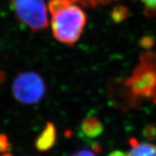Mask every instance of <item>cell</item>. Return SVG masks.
<instances>
[{"instance_id": "obj_12", "label": "cell", "mask_w": 156, "mask_h": 156, "mask_svg": "<svg viewBox=\"0 0 156 156\" xmlns=\"http://www.w3.org/2000/svg\"><path fill=\"white\" fill-rule=\"evenodd\" d=\"M70 156H97V154L92 151L87 150V149H82V150L75 152L74 154H71Z\"/></svg>"}, {"instance_id": "obj_14", "label": "cell", "mask_w": 156, "mask_h": 156, "mask_svg": "<svg viewBox=\"0 0 156 156\" xmlns=\"http://www.w3.org/2000/svg\"><path fill=\"white\" fill-rule=\"evenodd\" d=\"M5 79V74L4 73L0 70V83H2L3 80Z\"/></svg>"}, {"instance_id": "obj_2", "label": "cell", "mask_w": 156, "mask_h": 156, "mask_svg": "<svg viewBox=\"0 0 156 156\" xmlns=\"http://www.w3.org/2000/svg\"><path fill=\"white\" fill-rule=\"evenodd\" d=\"M125 84L134 97L154 98L156 101V57L145 54Z\"/></svg>"}, {"instance_id": "obj_16", "label": "cell", "mask_w": 156, "mask_h": 156, "mask_svg": "<svg viewBox=\"0 0 156 156\" xmlns=\"http://www.w3.org/2000/svg\"><path fill=\"white\" fill-rule=\"evenodd\" d=\"M2 156H13V155H12V154H9V153H5V154H2Z\"/></svg>"}, {"instance_id": "obj_10", "label": "cell", "mask_w": 156, "mask_h": 156, "mask_svg": "<svg viewBox=\"0 0 156 156\" xmlns=\"http://www.w3.org/2000/svg\"><path fill=\"white\" fill-rule=\"evenodd\" d=\"M10 144L8 136L5 134H0V154H5L10 149Z\"/></svg>"}, {"instance_id": "obj_15", "label": "cell", "mask_w": 156, "mask_h": 156, "mask_svg": "<svg viewBox=\"0 0 156 156\" xmlns=\"http://www.w3.org/2000/svg\"><path fill=\"white\" fill-rule=\"evenodd\" d=\"M65 1H68L69 2H80V0H65Z\"/></svg>"}, {"instance_id": "obj_8", "label": "cell", "mask_w": 156, "mask_h": 156, "mask_svg": "<svg viewBox=\"0 0 156 156\" xmlns=\"http://www.w3.org/2000/svg\"><path fill=\"white\" fill-rule=\"evenodd\" d=\"M129 10L127 7L123 6H116L112 12V18L115 22L119 23L121 21L124 20L128 15Z\"/></svg>"}, {"instance_id": "obj_4", "label": "cell", "mask_w": 156, "mask_h": 156, "mask_svg": "<svg viewBox=\"0 0 156 156\" xmlns=\"http://www.w3.org/2000/svg\"><path fill=\"white\" fill-rule=\"evenodd\" d=\"M12 93L16 101L22 104H37L45 96V81L37 73H20L13 81Z\"/></svg>"}, {"instance_id": "obj_1", "label": "cell", "mask_w": 156, "mask_h": 156, "mask_svg": "<svg viewBox=\"0 0 156 156\" xmlns=\"http://www.w3.org/2000/svg\"><path fill=\"white\" fill-rule=\"evenodd\" d=\"M49 9L54 37L64 44L74 45L86 25L85 13L79 6L65 0H52Z\"/></svg>"}, {"instance_id": "obj_3", "label": "cell", "mask_w": 156, "mask_h": 156, "mask_svg": "<svg viewBox=\"0 0 156 156\" xmlns=\"http://www.w3.org/2000/svg\"><path fill=\"white\" fill-rule=\"evenodd\" d=\"M17 19L32 31L45 29L49 25L44 0H11Z\"/></svg>"}, {"instance_id": "obj_11", "label": "cell", "mask_w": 156, "mask_h": 156, "mask_svg": "<svg viewBox=\"0 0 156 156\" xmlns=\"http://www.w3.org/2000/svg\"><path fill=\"white\" fill-rule=\"evenodd\" d=\"M141 1L146 6L148 14L156 12V0H141Z\"/></svg>"}, {"instance_id": "obj_6", "label": "cell", "mask_w": 156, "mask_h": 156, "mask_svg": "<svg viewBox=\"0 0 156 156\" xmlns=\"http://www.w3.org/2000/svg\"><path fill=\"white\" fill-rule=\"evenodd\" d=\"M104 131L102 123L96 117H88L80 125V132L84 137L88 139L97 138Z\"/></svg>"}, {"instance_id": "obj_5", "label": "cell", "mask_w": 156, "mask_h": 156, "mask_svg": "<svg viewBox=\"0 0 156 156\" xmlns=\"http://www.w3.org/2000/svg\"><path fill=\"white\" fill-rule=\"evenodd\" d=\"M57 139V132L54 123L48 122L42 132L39 134L35 141V147L39 151L44 152L50 150L54 146Z\"/></svg>"}, {"instance_id": "obj_9", "label": "cell", "mask_w": 156, "mask_h": 156, "mask_svg": "<svg viewBox=\"0 0 156 156\" xmlns=\"http://www.w3.org/2000/svg\"><path fill=\"white\" fill-rule=\"evenodd\" d=\"M114 0H80V3L87 7H96L97 6L105 5Z\"/></svg>"}, {"instance_id": "obj_7", "label": "cell", "mask_w": 156, "mask_h": 156, "mask_svg": "<svg viewBox=\"0 0 156 156\" xmlns=\"http://www.w3.org/2000/svg\"><path fill=\"white\" fill-rule=\"evenodd\" d=\"M131 150L127 156H156V145L150 143H140L136 139H131Z\"/></svg>"}, {"instance_id": "obj_13", "label": "cell", "mask_w": 156, "mask_h": 156, "mask_svg": "<svg viewBox=\"0 0 156 156\" xmlns=\"http://www.w3.org/2000/svg\"><path fill=\"white\" fill-rule=\"evenodd\" d=\"M108 156H127L123 152L120 151H115L112 152L111 154Z\"/></svg>"}]
</instances>
